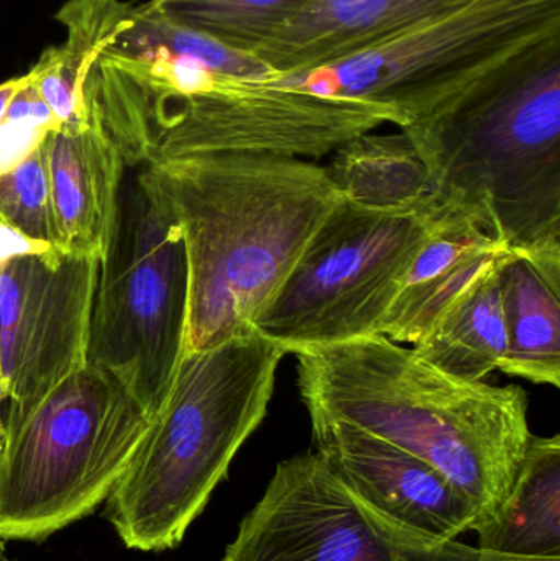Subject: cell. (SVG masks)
<instances>
[{
    "mask_svg": "<svg viewBox=\"0 0 560 561\" xmlns=\"http://www.w3.org/2000/svg\"><path fill=\"white\" fill-rule=\"evenodd\" d=\"M137 183L178 224L190 265L184 353L252 332L342 196L321 164L256 153H147Z\"/></svg>",
    "mask_w": 560,
    "mask_h": 561,
    "instance_id": "1",
    "label": "cell"
},
{
    "mask_svg": "<svg viewBox=\"0 0 560 561\" xmlns=\"http://www.w3.org/2000/svg\"><path fill=\"white\" fill-rule=\"evenodd\" d=\"M401 130L430 170L437 204L560 279V32Z\"/></svg>",
    "mask_w": 560,
    "mask_h": 561,
    "instance_id": "2",
    "label": "cell"
},
{
    "mask_svg": "<svg viewBox=\"0 0 560 561\" xmlns=\"http://www.w3.org/2000/svg\"><path fill=\"white\" fill-rule=\"evenodd\" d=\"M295 355L309 417L341 419L431 465L480 527L499 517L533 435L525 389L453 378L381 333Z\"/></svg>",
    "mask_w": 560,
    "mask_h": 561,
    "instance_id": "3",
    "label": "cell"
},
{
    "mask_svg": "<svg viewBox=\"0 0 560 561\" xmlns=\"http://www.w3.org/2000/svg\"><path fill=\"white\" fill-rule=\"evenodd\" d=\"M285 355L256 330L183 353L140 447L107 497L105 516L125 547L164 552L183 542L265 419Z\"/></svg>",
    "mask_w": 560,
    "mask_h": 561,
    "instance_id": "4",
    "label": "cell"
},
{
    "mask_svg": "<svg viewBox=\"0 0 560 561\" xmlns=\"http://www.w3.org/2000/svg\"><path fill=\"white\" fill-rule=\"evenodd\" d=\"M153 414L88 365L22 414H7L0 454V539L45 540L104 503Z\"/></svg>",
    "mask_w": 560,
    "mask_h": 561,
    "instance_id": "5",
    "label": "cell"
},
{
    "mask_svg": "<svg viewBox=\"0 0 560 561\" xmlns=\"http://www.w3.org/2000/svg\"><path fill=\"white\" fill-rule=\"evenodd\" d=\"M434 214L436 197L416 210L367 209L342 197L253 330L286 353L380 333Z\"/></svg>",
    "mask_w": 560,
    "mask_h": 561,
    "instance_id": "6",
    "label": "cell"
},
{
    "mask_svg": "<svg viewBox=\"0 0 560 561\" xmlns=\"http://www.w3.org/2000/svg\"><path fill=\"white\" fill-rule=\"evenodd\" d=\"M560 32V0H473L361 55L268 81L387 108L404 128L519 49Z\"/></svg>",
    "mask_w": 560,
    "mask_h": 561,
    "instance_id": "7",
    "label": "cell"
},
{
    "mask_svg": "<svg viewBox=\"0 0 560 561\" xmlns=\"http://www.w3.org/2000/svg\"><path fill=\"white\" fill-rule=\"evenodd\" d=\"M190 265L178 224L137 183L121 196L101 263L89 363L155 414L184 353Z\"/></svg>",
    "mask_w": 560,
    "mask_h": 561,
    "instance_id": "8",
    "label": "cell"
},
{
    "mask_svg": "<svg viewBox=\"0 0 560 561\" xmlns=\"http://www.w3.org/2000/svg\"><path fill=\"white\" fill-rule=\"evenodd\" d=\"M397 125L387 108L272 81L227 79L158 105L111 134L127 167L147 153H256L319 160L345 141Z\"/></svg>",
    "mask_w": 560,
    "mask_h": 561,
    "instance_id": "9",
    "label": "cell"
},
{
    "mask_svg": "<svg viewBox=\"0 0 560 561\" xmlns=\"http://www.w3.org/2000/svg\"><path fill=\"white\" fill-rule=\"evenodd\" d=\"M224 561H548L437 542L355 500L316 451L279 461Z\"/></svg>",
    "mask_w": 560,
    "mask_h": 561,
    "instance_id": "10",
    "label": "cell"
},
{
    "mask_svg": "<svg viewBox=\"0 0 560 561\" xmlns=\"http://www.w3.org/2000/svg\"><path fill=\"white\" fill-rule=\"evenodd\" d=\"M101 263L53 252L0 268V365L9 414H22L89 363Z\"/></svg>",
    "mask_w": 560,
    "mask_h": 561,
    "instance_id": "11",
    "label": "cell"
},
{
    "mask_svg": "<svg viewBox=\"0 0 560 561\" xmlns=\"http://www.w3.org/2000/svg\"><path fill=\"white\" fill-rule=\"evenodd\" d=\"M309 419L316 454L381 519L437 542L479 529L476 507L431 465L341 419Z\"/></svg>",
    "mask_w": 560,
    "mask_h": 561,
    "instance_id": "12",
    "label": "cell"
},
{
    "mask_svg": "<svg viewBox=\"0 0 560 561\" xmlns=\"http://www.w3.org/2000/svg\"><path fill=\"white\" fill-rule=\"evenodd\" d=\"M84 91L88 112L49 130L43 144L61 250L102 263L114 239L127 164L94 94Z\"/></svg>",
    "mask_w": 560,
    "mask_h": 561,
    "instance_id": "13",
    "label": "cell"
},
{
    "mask_svg": "<svg viewBox=\"0 0 560 561\" xmlns=\"http://www.w3.org/2000/svg\"><path fill=\"white\" fill-rule=\"evenodd\" d=\"M518 253L473 220L437 206L426 242L401 278L380 333L397 343L423 340L441 317Z\"/></svg>",
    "mask_w": 560,
    "mask_h": 561,
    "instance_id": "14",
    "label": "cell"
},
{
    "mask_svg": "<svg viewBox=\"0 0 560 561\" xmlns=\"http://www.w3.org/2000/svg\"><path fill=\"white\" fill-rule=\"evenodd\" d=\"M472 2L308 0L305 9L255 56L275 76L315 71L331 62L361 55Z\"/></svg>",
    "mask_w": 560,
    "mask_h": 561,
    "instance_id": "15",
    "label": "cell"
},
{
    "mask_svg": "<svg viewBox=\"0 0 560 561\" xmlns=\"http://www.w3.org/2000/svg\"><path fill=\"white\" fill-rule=\"evenodd\" d=\"M476 533L485 552L560 561L559 435H532L502 513Z\"/></svg>",
    "mask_w": 560,
    "mask_h": 561,
    "instance_id": "16",
    "label": "cell"
},
{
    "mask_svg": "<svg viewBox=\"0 0 560 561\" xmlns=\"http://www.w3.org/2000/svg\"><path fill=\"white\" fill-rule=\"evenodd\" d=\"M375 131V130H374ZM358 135L332 151L329 178L344 199L375 210H416L436 197L433 178L407 131Z\"/></svg>",
    "mask_w": 560,
    "mask_h": 561,
    "instance_id": "17",
    "label": "cell"
},
{
    "mask_svg": "<svg viewBox=\"0 0 560 561\" xmlns=\"http://www.w3.org/2000/svg\"><path fill=\"white\" fill-rule=\"evenodd\" d=\"M500 286L508 336L500 371L560 388V279L516 256L500 272Z\"/></svg>",
    "mask_w": 560,
    "mask_h": 561,
    "instance_id": "18",
    "label": "cell"
},
{
    "mask_svg": "<svg viewBox=\"0 0 560 561\" xmlns=\"http://www.w3.org/2000/svg\"><path fill=\"white\" fill-rule=\"evenodd\" d=\"M500 272L450 307L413 348L441 371L462 381H485L505 358L506 322Z\"/></svg>",
    "mask_w": 560,
    "mask_h": 561,
    "instance_id": "19",
    "label": "cell"
},
{
    "mask_svg": "<svg viewBox=\"0 0 560 561\" xmlns=\"http://www.w3.org/2000/svg\"><path fill=\"white\" fill-rule=\"evenodd\" d=\"M171 22L233 51L255 56L308 0H148Z\"/></svg>",
    "mask_w": 560,
    "mask_h": 561,
    "instance_id": "20",
    "label": "cell"
},
{
    "mask_svg": "<svg viewBox=\"0 0 560 561\" xmlns=\"http://www.w3.org/2000/svg\"><path fill=\"white\" fill-rule=\"evenodd\" d=\"M0 220L32 242L62 252L43 141L22 163L0 174Z\"/></svg>",
    "mask_w": 560,
    "mask_h": 561,
    "instance_id": "21",
    "label": "cell"
},
{
    "mask_svg": "<svg viewBox=\"0 0 560 561\" xmlns=\"http://www.w3.org/2000/svg\"><path fill=\"white\" fill-rule=\"evenodd\" d=\"M56 127L55 117L26 76L25 88L13 99L5 121L0 124V174L22 163Z\"/></svg>",
    "mask_w": 560,
    "mask_h": 561,
    "instance_id": "22",
    "label": "cell"
},
{
    "mask_svg": "<svg viewBox=\"0 0 560 561\" xmlns=\"http://www.w3.org/2000/svg\"><path fill=\"white\" fill-rule=\"evenodd\" d=\"M56 250L46 249L26 239L19 230L12 229L0 220V268L10 260L19 259L23 255H43V253H53Z\"/></svg>",
    "mask_w": 560,
    "mask_h": 561,
    "instance_id": "23",
    "label": "cell"
},
{
    "mask_svg": "<svg viewBox=\"0 0 560 561\" xmlns=\"http://www.w3.org/2000/svg\"><path fill=\"white\" fill-rule=\"evenodd\" d=\"M26 75L19 76V78L9 79V81L0 84V124L5 121L7 112L12 105L13 99L19 95V92L25 88Z\"/></svg>",
    "mask_w": 560,
    "mask_h": 561,
    "instance_id": "24",
    "label": "cell"
},
{
    "mask_svg": "<svg viewBox=\"0 0 560 561\" xmlns=\"http://www.w3.org/2000/svg\"><path fill=\"white\" fill-rule=\"evenodd\" d=\"M7 401L5 381H3L2 365H0V454H2L3 444H5V422L2 419V404Z\"/></svg>",
    "mask_w": 560,
    "mask_h": 561,
    "instance_id": "25",
    "label": "cell"
},
{
    "mask_svg": "<svg viewBox=\"0 0 560 561\" xmlns=\"http://www.w3.org/2000/svg\"><path fill=\"white\" fill-rule=\"evenodd\" d=\"M0 561H16V560L10 559V557L7 556L5 552H3L2 547H0Z\"/></svg>",
    "mask_w": 560,
    "mask_h": 561,
    "instance_id": "26",
    "label": "cell"
}]
</instances>
